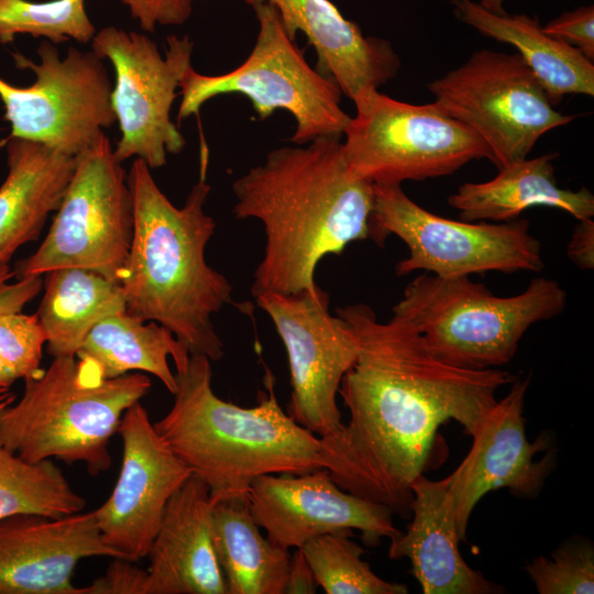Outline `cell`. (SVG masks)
Instances as JSON below:
<instances>
[{
  "label": "cell",
  "instance_id": "27",
  "mask_svg": "<svg viewBox=\"0 0 594 594\" xmlns=\"http://www.w3.org/2000/svg\"><path fill=\"white\" fill-rule=\"evenodd\" d=\"M127 311L122 286L86 268L64 267L45 274L37 311L53 358L76 356L90 330L105 318Z\"/></svg>",
  "mask_w": 594,
  "mask_h": 594
},
{
  "label": "cell",
  "instance_id": "16",
  "mask_svg": "<svg viewBox=\"0 0 594 594\" xmlns=\"http://www.w3.org/2000/svg\"><path fill=\"white\" fill-rule=\"evenodd\" d=\"M248 499L266 537L287 549L300 548L324 534L352 529L360 530L367 544L402 532L387 505L342 490L326 469L258 476L251 483Z\"/></svg>",
  "mask_w": 594,
  "mask_h": 594
},
{
  "label": "cell",
  "instance_id": "6",
  "mask_svg": "<svg viewBox=\"0 0 594 594\" xmlns=\"http://www.w3.org/2000/svg\"><path fill=\"white\" fill-rule=\"evenodd\" d=\"M566 292L553 278L537 277L519 294L494 295L470 276L421 273L406 286L393 316L452 365L498 369L510 362L526 331L563 312Z\"/></svg>",
  "mask_w": 594,
  "mask_h": 594
},
{
  "label": "cell",
  "instance_id": "40",
  "mask_svg": "<svg viewBox=\"0 0 594 594\" xmlns=\"http://www.w3.org/2000/svg\"><path fill=\"white\" fill-rule=\"evenodd\" d=\"M480 3L491 12L506 13L503 8L504 0H482Z\"/></svg>",
  "mask_w": 594,
  "mask_h": 594
},
{
  "label": "cell",
  "instance_id": "5",
  "mask_svg": "<svg viewBox=\"0 0 594 594\" xmlns=\"http://www.w3.org/2000/svg\"><path fill=\"white\" fill-rule=\"evenodd\" d=\"M151 387L143 373L99 378L76 356L54 358L0 414V441L30 462L84 463L96 476L112 464L109 443L123 414Z\"/></svg>",
  "mask_w": 594,
  "mask_h": 594
},
{
  "label": "cell",
  "instance_id": "12",
  "mask_svg": "<svg viewBox=\"0 0 594 594\" xmlns=\"http://www.w3.org/2000/svg\"><path fill=\"white\" fill-rule=\"evenodd\" d=\"M37 54L40 63L13 54L18 67L34 72L36 80L31 86L18 87L0 78L11 136L76 156L117 120L108 72L92 51L69 47L62 58L55 44L45 40Z\"/></svg>",
  "mask_w": 594,
  "mask_h": 594
},
{
  "label": "cell",
  "instance_id": "28",
  "mask_svg": "<svg viewBox=\"0 0 594 594\" xmlns=\"http://www.w3.org/2000/svg\"><path fill=\"white\" fill-rule=\"evenodd\" d=\"M86 499L53 462H30L0 441V518L34 514L63 517L84 512Z\"/></svg>",
  "mask_w": 594,
  "mask_h": 594
},
{
  "label": "cell",
  "instance_id": "38",
  "mask_svg": "<svg viewBox=\"0 0 594 594\" xmlns=\"http://www.w3.org/2000/svg\"><path fill=\"white\" fill-rule=\"evenodd\" d=\"M16 380V376L0 358V387L9 388Z\"/></svg>",
  "mask_w": 594,
  "mask_h": 594
},
{
  "label": "cell",
  "instance_id": "24",
  "mask_svg": "<svg viewBox=\"0 0 594 594\" xmlns=\"http://www.w3.org/2000/svg\"><path fill=\"white\" fill-rule=\"evenodd\" d=\"M454 15L481 34L513 45L550 102L566 95L594 96V65L570 44L547 34L537 16L494 13L473 0H450Z\"/></svg>",
  "mask_w": 594,
  "mask_h": 594
},
{
  "label": "cell",
  "instance_id": "41",
  "mask_svg": "<svg viewBox=\"0 0 594 594\" xmlns=\"http://www.w3.org/2000/svg\"><path fill=\"white\" fill-rule=\"evenodd\" d=\"M191 1L194 2L195 0H191Z\"/></svg>",
  "mask_w": 594,
  "mask_h": 594
},
{
  "label": "cell",
  "instance_id": "18",
  "mask_svg": "<svg viewBox=\"0 0 594 594\" xmlns=\"http://www.w3.org/2000/svg\"><path fill=\"white\" fill-rule=\"evenodd\" d=\"M92 557L121 558L103 542L94 510L0 518V594H81L72 578Z\"/></svg>",
  "mask_w": 594,
  "mask_h": 594
},
{
  "label": "cell",
  "instance_id": "30",
  "mask_svg": "<svg viewBox=\"0 0 594 594\" xmlns=\"http://www.w3.org/2000/svg\"><path fill=\"white\" fill-rule=\"evenodd\" d=\"M86 0H0V43L12 42L18 34L58 44L68 40L91 42L96 28L90 21Z\"/></svg>",
  "mask_w": 594,
  "mask_h": 594
},
{
  "label": "cell",
  "instance_id": "1",
  "mask_svg": "<svg viewBox=\"0 0 594 594\" xmlns=\"http://www.w3.org/2000/svg\"><path fill=\"white\" fill-rule=\"evenodd\" d=\"M336 314L360 349L339 388L350 418L338 436L320 438L323 468L342 490L408 516L410 486L426 469L438 428L455 420L472 436L497 391L518 376L447 363L406 322L380 321L367 305Z\"/></svg>",
  "mask_w": 594,
  "mask_h": 594
},
{
  "label": "cell",
  "instance_id": "10",
  "mask_svg": "<svg viewBox=\"0 0 594 594\" xmlns=\"http://www.w3.org/2000/svg\"><path fill=\"white\" fill-rule=\"evenodd\" d=\"M50 231L16 265L19 278L64 267L119 282L133 237V198L107 134L76 155V165Z\"/></svg>",
  "mask_w": 594,
  "mask_h": 594
},
{
  "label": "cell",
  "instance_id": "26",
  "mask_svg": "<svg viewBox=\"0 0 594 594\" xmlns=\"http://www.w3.org/2000/svg\"><path fill=\"white\" fill-rule=\"evenodd\" d=\"M212 539L227 594H284L289 549L261 534L248 496L215 504Z\"/></svg>",
  "mask_w": 594,
  "mask_h": 594
},
{
  "label": "cell",
  "instance_id": "3",
  "mask_svg": "<svg viewBox=\"0 0 594 594\" xmlns=\"http://www.w3.org/2000/svg\"><path fill=\"white\" fill-rule=\"evenodd\" d=\"M208 160L182 208L174 206L150 167L135 158L128 184L133 198V237L119 283L127 311L167 328L191 354L224 355L212 317L232 304V285L206 261L216 222L204 206L211 190Z\"/></svg>",
  "mask_w": 594,
  "mask_h": 594
},
{
  "label": "cell",
  "instance_id": "19",
  "mask_svg": "<svg viewBox=\"0 0 594 594\" xmlns=\"http://www.w3.org/2000/svg\"><path fill=\"white\" fill-rule=\"evenodd\" d=\"M215 504L195 475L170 497L147 553L146 594H227L212 539Z\"/></svg>",
  "mask_w": 594,
  "mask_h": 594
},
{
  "label": "cell",
  "instance_id": "31",
  "mask_svg": "<svg viewBox=\"0 0 594 594\" xmlns=\"http://www.w3.org/2000/svg\"><path fill=\"white\" fill-rule=\"evenodd\" d=\"M526 570L539 594L594 592V550L591 544L562 546L550 558L534 559Z\"/></svg>",
  "mask_w": 594,
  "mask_h": 594
},
{
  "label": "cell",
  "instance_id": "11",
  "mask_svg": "<svg viewBox=\"0 0 594 594\" xmlns=\"http://www.w3.org/2000/svg\"><path fill=\"white\" fill-rule=\"evenodd\" d=\"M428 89L441 112L483 140L497 168L527 158L544 133L574 119L554 109L518 53L476 51Z\"/></svg>",
  "mask_w": 594,
  "mask_h": 594
},
{
  "label": "cell",
  "instance_id": "22",
  "mask_svg": "<svg viewBox=\"0 0 594 594\" xmlns=\"http://www.w3.org/2000/svg\"><path fill=\"white\" fill-rule=\"evenodd\" d=\"M7 154L9 170L0 186V267L38 238L48 215L58 209L76 165V156L14 136Z\"/></svg>",
  "mask_w": 594,
  "mask_h": 594
},
{
  "label": "cell",
  "instance_id": "15",
  "mask_svg": "<svg viewBox=\"0 0 594 594\" xmlns=\"http://www.w3.org/2000/svg\"><path fill=\"white\" fill-rule=\"evenodd\" d=\"M118 433L123 443L119 476L94 512L103 542L136 562L147 557L168 501L193 474L155 430L141 402L125 410Z\"/></svg>",
  "mask_w": 594,
  "mask_h": 594
},
{
  "label": "cell",
  "instance_id": "37",
  "mask_svg": "<svg viewBox=\"0 0 594 594\" xmlns=\"http://www.w3.org/2000/svg\"><path fill=\"white\" fill-rule=\"evenodd\" d=\"M312 570L302 551L296 548L290 554L284 594H314L317 592Z\"/></svg>",
  "mask_w": 594,
  "mask_h": 594
},
{
  "label": "cell",
  "instance_id": "14",
  "mask_svg": "<svg viewBox=\"0 0 594 594\" xmlns=\"http://www.w3.org/2000/svg\"><path fill=\"white\" fill-rule=\"evenodd\" d=\"M255 300L286 349L292 386L287 414L321 439L338 436L344 424L337 396L360 349L354 330L330 314L329 295L320 287L290 295L268 293Z\"/></svg>",
  "mask_w": 594,
  "mask_h": 594
},
{
  "label": "cell",
  "instance_id": "7",
  "mask_svg": "<svg viewBox=\"0 0 594 594\" xmlns=\"http://www.w3.org/2000/svg\"><path fill=\"white\" fill-rule=\"evenodd\" d=\"M258 33L248 58L221 75H202L189 67L179 88L182 121L220 95L245 96L261 120L276 110L292 114L296 125L290 142L301 145L323 135H342L351 117L341 108L336 81L312 68L286 32L270 3L253 6Z\"/></svg>",
  "mask_w": 594,
  "mask_h": 594
},
{
  "label": "cell",
  "instance_id": "2",
  "mask_svg": "<svg viewBox=\"0 0 594 594\" xmlns=\"http://www.w3.org/2000/svg\"><path fill=\"white\" fill-rule=\"evenodd\" d=\"M237 219H256L264 254L253 274L254 298L315 290L318 263L370 234L374 185L349 170L341 135L271 151L232 184Z\"/></svg>",
  "mask_w": 594,
  "mask_h": 594
},
{
  "label": "cell",
  "instance_id": "36",
  "mask_svg": "<svg viewBox=\"0 0 594 594\" xmlns=\"http://www.w3.org/2000/svg\"><path fill=\"white\" fill-rule=\"evenodd\" d=\"M570 261L582 271L594 270V221L579 220L566 246Z\"/></svg>",
  "mask_w": 594,
  "mask_h": 594
},
{
  "label": "cell",
  "instance_id": "25",
  "mask_svg": "<svg viewBox=\"0 0 594 594\" xmlns=\"http://www.w3.org/2000/svg\"><path fill=\"white\" fill-rule=\"evenodd\" d=\"M189 354L164 326L123 311L98 322L76 359L99 378H113L133 371L152 374L174 395L176 377L168 358L173 359L177 371L187 364Z\"/></svg>",
  "mask_w": 594,
  "mask_h": 594
},
{
  "label": "cell",
  "instance_id": "39",
  "mask_svg": "<svg viewBox=\"0 0 594 594\" xmlns=\"http://www.w3.org/2000/svg\"><path fill=\"white\" fill-rule=\"evenodd\" d=\"M14 402L15 395L8 387H0V414Z\"/></svg>",
  "mask_w": 594,
  "mask_h": 594
},
{
  "label": "cell",
  "instance_id": "35",
  "mask_svg": "<svg viewBox=\"0 0 594 594\" xmlns=\"http://www.w3.org/2000/svg\"><path fill=\"white\" fill-rule=\"evenodd\" d=\"M142 30L183 24L193 12L191 0H121Z\"/></svg>",
  "mask_w": 594,
  "mask_h": 594
},
{
  "label": "cell",
  "instance_id": "34",
  "mask_svg": "<svg viewBox=\"0 0 594 594\" xmlns=\"http://www.w3.org/2000/svg\"><path fill=\"white\" fill-rule=\"evenodd\" d=\"M106 573L81 587V594H146L147 571L135 561L111 558Z\"/></svg>",
  "mask_w": 594,
  "mask_h": 594
},
{
  "label": "cell",
  "instance_id": "8",
  "mask_svg": "<svg viewBox=\"0 0 594 594\" xmlns=\"http://www.w3.org/2000/svg\"><path fill=\"white\" fill-rule=\"evenodd\" d=\"M370 234L377 245L394 234L408 248L398 276L424 271L440 277L486 272H540L541 242L526 219L469 222L435 215L411 200L399 184H373Z\"/></svg>",
  "mask_w": 594,
  "mask_h": 594
},
{
  "label": "cell",
  "instance_id": "23",
  "mask_svg": "<svg viewBox=\"0 0 594 594\" xmlns=\"http://www.w3.org/2000/svg\"><path fill=\"white\" fill-rule=\"evenodd\" d=\"M558 156L551 152L527 157L498 168L490 180L464 183L448 197V204L469 222H507L537 206L566 211L578 220L593 219L594 195L590 189L559 187L553 165Z\"/></svg>",
  "mask_w": 594,
  "mask_h": 594
},
{
  "label": "cell",
  "instance_id": "29",
  "mask_svg": "<svg viewBox=\"0 0 594 594\" xmlns=\"http://www.w3.org/2000/svg\"><path fill=\"white\" fill-rule=\"evenodd\" d=\"M331 532L315 537L299 549L318 586L327 594H406L407 586L383 580L362 560L363 549L349 536Z\"/></svg>",
  "mask_w": 594,
  "mask_h": 594
},
{
  "label": "cell",
  "instance_id": "20",
  "mask_svg": "<svg viewBox=\"0 0 594 594\" xmlns=\"http://www.w3.org/2000/svg\"><path fill=\"white\" fill-rule=\"evenodd\" d=\"M251 7L272 4L288 33L306 35L318 57V69L332 78L352 101L394 78L400 61L392 44L367 37L329 0H243Z\"/></svg>",
  "mask_w": 594,
  "mask_h": 594
},
{
  "label": "cell",
  "instance_id": "32",
  "mask_svg": "<svg viewBox=\"0 0 594 594\" xmlns=\"http://www.w3.org/2000/svg\"><path fill=\"white\" fill-rule=\"evenodd\" d=\"M45 331L37 315L0 314V358L16 378L30 381L42 375Z\"/></svg>",
  "mask_w": 594,
  "mask_h": 594
},
{
  "label": "cell",
  "instance_id": "4",
  "mask_svg": "<svg viewBox=\"0 0 594 594\" xmlns=\"http://www.w3.org/2000/svg\"><path fill=\"white\" fill-rule=\"evenodd\" d=\"M174 403L155 430L210 490L212 499L248 496L251 483L266 474H301L323 468L319 437L279 406L274 378L267 394L245 408L218 397L211 361L189 354L176 371Z\"/></svg>",
  "mask_w": 594,
  "mask_h": 594
},
{
  "label": "cell",
  "instance_id": "9",
  "mask_svg": "<svg viewBox=\"0 0 594 594\" xmlns=\"http://www.w3.org/2000/svg\"><path fill=\"white\" fill-rule=\"evenodd\" d=\"M356 113L343 134L349 170L372 184L448 176L474 160L491 158L483 140L433 102L411 105L371 89L353 100Z\"/></svg>",
  "mask_w": 594,
  "mask_h": 594
},
{
  "label": "cell",
  "instance_id": "21",
  "mask_svg": "<svg viewBox=\"0 0 594 594\" xmlns=\"http://www.w3.org/2000/svg\"><path fill=\"white\" fill-rule=\"evenodd\" d=\"M413 520L391 539L388 557L408 558L410 573L425 594H493L502 588L473 570L459 550L461 541L448 485L422 474L410 486Z\"/></svg>",
  "mask_w": 594,
  "mask_h": 594
},
{
  "label": "cell",
  "instance_id": "17",
  "mask_svg": "<svg viewBox=\"0 0 594 594\" xmlns=\"http://www.w3.org/2000/svg\"><path fill=\"white\" fill-rule=\"evenodd\" d=\"M529 378H517L505 397L483 418L471 449L452 474L444 479L450 492L458 534L466 540L469 519L477 502L490 491L508 488L530 497L540 491L550 470V457L534 461L548 439L530 443L525 432L524 403Z\"/></svg>",
  "mask_w": 594,
  "mask_h": 594
},
{
  "label": "cell",
  "instance_id": "13",
  "mask_svg": "<svg viewBox=\"0 0 594 594\" xmlns=\"http://www.w3.org/2000/svg\"><path fill=\"white\" fill-rule=\"evenodd\" d=\"M91 47L112 63L116 73L111 105L121 139L114 156L121 163L135 156L150 168L164 166L167 154H178L186 144L170 110L180 80L191 67L193 41L187 35H169L163 56L148 36L107 26L96 32Z\"/></svg>",
  "mask_w": 594,
  "mask_h": 594
},
{
  "label": "cell",
  "instance_id": "33",
  "mask_svg": "<svg viewBox=\"0 0 594 594\" xmlns=\"http://www.w3.org/2000/svg\"><path fill=\"white\" fill-rule=\"evenodd\" d=\"M543 31L576 48L587 59H594V6L563 12L551 20Z\"/></svg>",
  "mask_w": 594,
  "mask_h": 594
}]
</instances>
